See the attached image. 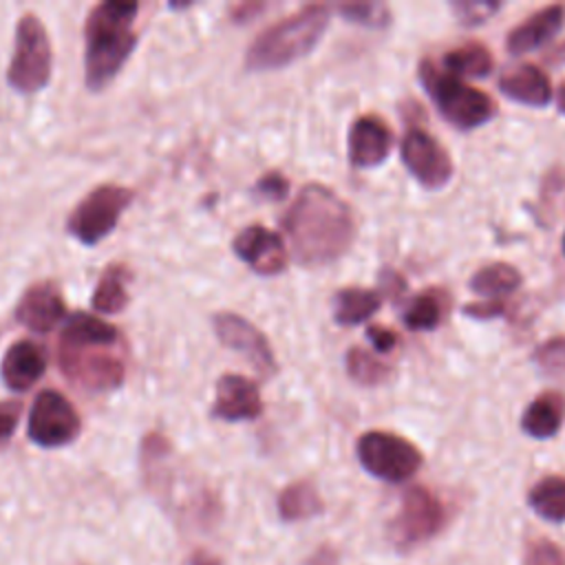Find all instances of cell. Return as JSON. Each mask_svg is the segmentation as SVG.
<instances>
[{
  "mask_svg": "<svg viewBox=\"0 0 565 565\" xmlns=\"http://www.w3.org/2000/svg\"><path fill=\"white\" fill-rule=\"evenodd\" d=\"M260 9H263V4H256V2L236 4V7H232V20H234V22H245V20H249L254 13H258Z\"/></svg>",
  "mask_w": 565,
  "mask_h": 565,
  "instance_id": "74e56055",
  "label": "cell"
},
{
  "mask_svg": "<svg viewBox=\"0 0 565 565\" xmlns=\"http://www.w3.org/2000/svg\"><path fill=\"white\" fill-rule=\"evenodd\" d=\"M329 24L324 4H307L294 15L265 29L247 49L245 64L249 71L282 68L305 57L322 38Z\"/></svg>",
  "mask_w": 565,
  "mask_h": 565,
  "instance_id": "3957f363",
  "label": "cell"
},
{
  "mask_svg": "<svg viewBox=\"0 0 565 565\" xmlns=\"http://www.w3.org/2000/svg\"><path fill=\"white\" fill-rule=\"evenodd\" d=\"M565 417V397L556 391H545L536 395L521 417V428L534 439L554 437Z\"/></svg>",
  "mask_w": 565,
  "mask_h": 565,
  "instance_id": "ffe728a7",
  "label": "cell"
},
{
  "mask_svg": "<svg viewBox=\"0 0 565 565\" xmlns=\"http://www.w3.org/2000/svg\"><path fill=\"white\" fill-rule=\"evenodd\" d=\"M499 90L525 106L541 108L552 99L550 77L534 64H519L499 77Z\"/></svg>",
  "mask_w": 565,
  "mask_h": 565,
  "instance_id": "d6986e66",
  "label": "cell"
},
{
  "mask_svg": "<svg viewBox=\"0 0 565 565\" xmlns=\"http://www.w3.org/2000/svg\"><path fill=\"white\" fill-rule=\"evenodd\" d=\"M263 413V399L256 384L236 373H225L216 380V397L212 415L225 422L256 419Z\"/></svg>",
  "mask_w": 565,
  "mask_h": 565,
  "instance_id": "5bb4252c",
  "label": "cell"
},
{
  "mask_svg": "<svg viewBox=\"0 0 565 565\" xmlns=\"http://www.w3.org/2000/svg\"><path fill=\"white\" fill-rule=\"evenodd\" d=\"M452 7L457 11V18L468 26L488 20L490 13H494L499 9L497 2H455Z\"/></svg>",
  "mask_w": 565,
  "mask_h": 565,
  "instance_id": "1f68e13d",
  "label": "cell"
},
{
  "mask_svg": "<svg viewBox=\"0 0 565 565\" xmlns=\"http://www.w3.org/2000/svg\"><path fill=\"white\" fill-rule=\"evenodd\" d=\"M355 452L366 472L388 483L406 481L422 466V452L417 446L386 430L364 433L358 439Z\"/></svg>",
  "mask_w": 565,
  "mask_h": 565,
  "instance_id": "8992f818",
  "label": "cell"
},
{
  "mask_svg": "<svg viewBox=\"0 0 565 565\" xmlns=\"http://www.w3.org/2000/svg\"><path fill=\"white\" fill-rule=\"evenodd\" d=\"M380 294L364 287L340 289L333 298V318L338 324L353 327L369 320L380 309Z\"/></svg>",
  "mask_w": 565,
  "mask_h": 565,
  "instance_id": "44dd1931",
  "label": "cell"
},
{
  "mask_svg": "<svg viewBox=\"0 0 565 565\" xmlns=\"http://www.w3.org/2000/svg\"><path fill=\"white\" fill-rule=\"evenodd\" d=\"M137 2L106 0L88 11L84 24V79L90 90H102L130 57L137 33Z\"/></svg>",
  "mask_w": 565,
  "mask_h": 565,
  "instance_id": "7a4b0ae2",
  "label": "cell"
},
{
  "mask_svg": "<svg viewBox=\"0 0 565 565\" xmlns=\"http://www.w3.org/2000/svg\"><path fill=\"white\" fill-rule=\"evenodd\" d=\"M282 225L291 241L294 256L307 267L340 258L355 236L349 205L320 183H309L300 190Z\"/></svg>",
  "mask_w": 565,
  "mask_h": 565,
  "instance_id": "6da1fadb",
  "label": "cell"
},
{
  "mask_svg": "<svg viewBox=\"0 0 565 565\" xmlns=\"http://www.w3.org/2000/svg\"><path fill=\"white\" fill-rule=\"evenodd\" d=\"M563 252H565V236H563Z\"/></svg>",
  "mask_w": 565,
  "mask_h": 565,
  "instance_id": "7bdbcfd3",
  "label": "cell"
},
{
  "mask_svg": "<svg viewBox=\"0 0 565 565\" xmlns=\"http://www.w3.org/2000/svg\"><path fill=\"white\" fill-rule=\"evenodd\" d=\"M44 369H46L44 349L33 340L13 342L0 362L2 382L11 391L31 388L42 377Z\"/></svg>",
  "mask_w": 565,
  "mask_h": 565,
  "instance_id": "e0dca14e",
  "label": "cell"
},
{
  "mask_svg": "<svg viewBox=\"0 0 565 565\" xmlns=\"http://www.w3.org/2000/svg\"><path fill=\"white\" fill-rule=\"evenodd\" d=\"M188 565H223V563H221V558L214 556L212 552H207V550H196V552H192Z\"/></svg>",
  "mask_w": 565,
  "mask_h": 565,
  "instance_id": "f35d334b",
  "label": "cell"
},
{
  "mask_svg": "<svg viewBox=\"0 0 565 565\" xmlns=\"http://www.w3.org/2000/svg\"><path fill=\"white\" fill-rule=\"evenodd\" d=\"M366 338L373 344V349L380 351V353H388L397 344V333L388 327H382V324H371L366 329Z\"/></svg>",
  "mask_w": 565,
  "mask_h": 565,
  "instance_id": "8d00e7d4",
  "label": "cell"
},
{
  "mask_svg": "<svg viewBox=\"0 0 565 565\" xmlns=\"http://www.w3.org/2000/svg\"><path fill=\"white\" fill-rule=\"evenodd\" d=\"M22 404L20 402H0V441L9 439L20 422Z\"/></svg>",
  "mask_w": 565,
  "mask_h": 565,
  "instance_id": "836d02e7",
  "label": "cell"
},
{
  "mask_svg": "<svg viewBox=\"0 0 565 565\" xmlns=\"http://www.w3.org/2000/svg\"><path fill=\"white\" fill-rule=\"evenodd\" d=\"M556 99H558V110L565 115V84L558 88V97Z\"/></svg>",
  "mask_w": 565,
  "mask_h": 565,
  "instance_id": "b9f144b4",
  "label": "cell"
},
{
  "mask_svg": "<svg viewBox=\"0 0 565 565\" xmlns=\"http://www.w3.org/2000/svg\"><path fill=\"white\" fill-rule=\"evenodd\" d=\"M82 430V419L73 404L57 391L44 388L38 393L31 411L26 433L29 439L42 448H60L71 444Z\"/></svg>",
  "mask_w": 565,
  "mask_h": 565,
  "instance_id": "9c48e42d",
  "label": "cell"
},
{
  "mask_svg": "<svg viewBox=\"0 0 565 565\" xmlns=\"http://www.w3.org/2000/svg\"><path fill=\"white\" fill-rule=\"evenodd\" d=\"M53 51L51 40L35 13H24L15 26L13 57L7 68V82L18 93H38L51 79Z\"/></svg>",
  "mask_w": 565,
  "mask_h": 565,
  "instance_id": "5b68a950",
  "label": "cell"
},
{
  "mask_svg": "<svg viewBox=\"0 0 565 565\" xmlns=\"http://www.w3.org/2000/svg\"><path fill=\"white\" fill-rule=\"evenodd\" d=\"M256 190H258L263 196H269V199H285L287 192H289V181H287L280 172H267V174L256 183Z\"/></svg>",
  "mask_w": 565,
  "mask_h": 565,
  "instance_id": "e575fe53",
  "label": "cell"
},
{
  "mask_svg": "<svg viewBox=\"0 0 565 565\" xmlns=\"http://www.w3.org/2000/svg\"><path fill=\"white\" fill-rule=\"evenodd\" d=\"M347 371H349V375L358 384H364V386L382 384L388 377V373H391V369L384 362H380L375 355L366 353L360 347L349 349V353H347Z\"/></svg>",
  "mask_w": 565,
  "mask_h": 565,
  "instance_id": "f1b7e54d",
  "label": "cell"
},
{
  "mask_svg": "<svg viewBox=\"0 0 565 565\" xmlns=\"http://www.w3.org/2000/svg\"><path fill=\"white\" fill-rule=\"evenodd\" d=\"M527 503L547 521H565V477L550 475L536 481L527 492Z\"/></svg>",
  "mask_w": 565,
  "mask_h": 565,
  "instance_id": "d4e9b609",
  "label": "cell"
},
{
  "mask_svg": "<svg viewBox=\"0 0 565 565\" xmlns=\"http://www.w3.org/2000/svg\"><path fill=\"white\" fill-rule=\"evenodd\" d=\"M212 327L221 344L241 353L263 375H271L276 371V360L267 338L247 318L223 311L212 318Z\"/></svg>",
  "mask_w": 565,
  "mask_h": 565,
  "instance_id": "7c38bea8",
  "label": "cell"
},
{
  "mask_svg": "<svg viewBox=\"0 0 565 565\" xmlns=\"http://www.w3.org/2000/svg\"><path fill=\"white\" fill-rule=\"evenodd\" d=\"M466 316L470 318H479V320H490V318H499L505 313V302L503 300H481V302H470L461 309Z\"/></svg>",
  "mask_w": 565,
  "mask_h": 565,
  "instance_id": "d590c367",
  "label": "cell"
},
{
  "mask_svg": "<svg viewBox=\"0 0 565 565\" xmlns=\"http://www.w3.org/2000/svg\"><path fill=\"white\" fill-rule=\"evenodd\" d=\"M444 525L441 501L424 486H413L404 492L402 505L388 525V536L397 550H411L433 539Z\"/></svg>",
  "mask_w": 565,
  "mask_h": 565,
  "instance_id": "ba28073f",
  "label": "cell"
},
{
  "mask_svg": "<svg viewBox=\"0 0 565 565\" xmlns=\"http://www.w3.org/2000/svg\"><path fill=\"white\" fill-rule=\"evenodd\" d=\"M444 316V305L437 291H426L415 296L408 307L404 309V324L411 331H433Z\"/></svg>",
  "mask_w": 565,
  "mask_h": 565,
  "instance_id": "83f0119b",
  "label": "cell"
},
{
  "mask_svg": "<svg viewBox=\"0 0 565 565\" xmlns=\"http://www.w3.org/2000/svg\"><path fill=\"white\" fill-rule=\"evenodd\" d=\"M309 565H335V552L329 545H324L311 556Z\"/></svg>",
  "mask_w": 565,
  "mask_h": 565,
  "instance_id": "ab89813d",
  "label": "cell"
},
{
  "mask_svg": "<svg viewBox=\"0 0 565 565\" xmlns=\"http://www.w3.org/2000/svg\"><path fill=\"white\" fill-rule=\"evenodd\" d=\"M232 249L243 263H247L256 274L263 276L285 271L289 260L282 238L263 225H249L241 234H236Z\"/></svg>",
  "mask_w": 565,
  "mask_h": 565,
  "instance_id": "4fadbf2b",
  "label": "cell"
},
{
  "mask_svg": "<svg viewBox=\"0 0 565 565\" xmlns=\"http://www.w3.org/2000/svg\"><path fill=\"white\" fill-rule=\"evenodd\" d=\"M419 79L439 113L461 130L477 128L497 113V106L488 93L472 88L448 71H439L430 60H422Z\"/></svg>",
  "mask_w": 565,
  "mask_h": 565,
  "instance_id": "277c9868",
  "label": "cell"
},
{
  "mask_svg": "<svg viewBox=\"0 0 565 565\" xmlns=\"http://www.w3.org/2000/svg\"><path fill=\"white\" fill-rule=\"evenodd\" d=\"M132 192L121 185H97L71 212L68 232L84 245L104 241L119 223L124 210L130 205Z\"/></svg>",
  "mask_w": 565,
  "mask_h": 565,
  "instance_id": "52a82bcc",
  "label": "cell"
},
{
  "mask_svg": "<svg viewBox=\"0 0 565 565\" xmlns=\"http://www.w3.org/2000/svg\"><path fill=\"white\" fill-rule=\"evenodd\" d=\"M565 20V9L563 4H547L532 15H527L519 26H514L508 33L505 49L514 55L530 53L539 46H543L552 35L558 33Z\"/></svg>",
  "mask_w": 565,
  "mask_h": 565,
  "instance_id": "ac0fdd59",
  "label": "cell"
},
{
  "mask_svg": "<svg viewBox=\"0 0 565 565\" xmlns=\"http://www.w3.org/2000/svg\"><path fill=\"white\" fill-rule=\"evenodd\" d=\"M393 146L391 128L377 115H362L349 130V159L355 168L382 163Z\"/></svg>",
  "mask_w": 565,
  "mask_h": 565,
  "instance_id": "9a60e30c",
  "label": "cell"
},
{
  "mask_svg": "<svg viewBox=\"0 0 565 565\" xmlns=\"http://www.w3.org/2000/svg\"><path fill=\"white\" fill-rule=\"evenodd\" d=\"M441 64L457 77H486L492 71V55L481 42H466L457 49H450Z\"/></svg>",
  "mask_w": 565,
  "mask_h": 565,
  "instance_id": "484cf974",
  "label": "cell"
},
{
  "mask_svg": "<svg viewBox=\"0 0 565 565\" xmlns=\"http://www.w3.org/2000/svg\"><path fill=\"white\" fill-rule=\"evenodd\" d=\"M521 285V274L508 263H492L470 278V289L481 296H503Z\"/></svg>",
  "mask_w": 565,
  "mask_h": 565,
  "instance_id": "4316f807",
  "label": "cell"
},
{
  "mask_svg": "<svg viewBox=\"0 0 565 565\" xmlns=\"http://www.w3.org/2000/svg\"><path fill=\"white\" fill-rule=\"evenodd\" d=\"M324 510L322 499L311 481L289 483L278 497V514L285 521L311 519Z\"/></svg>",
  "mask_w": 565,
  "mask_h": 565,
  "instance_id": "cb8c5ba5",
  "label": "cell"
},
{
  "mask_svg": "<svg viewBox=\"0 0 565 565\" xmlns=\"http://www.w3.org/2000/svg\"><path fill=\"white\" fill-rule=\"evenodd\" d=\"M552 62H565V42H561L552 53H550Z\"/></svg>",
  "mask_w": 565,
  "mask_h": 565,
  "instance_id": "60d3db41",
  "label": "cell"
},
{
  "mask_svg": "<svg viewBox=\"0 0 565 565\" xmlns=\"http://www.w3.org/2000/svg\"><path fill=\"white\" fill-rule=\"evenodd\" d=\"M523 565H565V558H563V552L558 550V545L541 539L530 545Z\"/></svg>",
  "mask_w": 565,
  "mask_h": 565,
  "instance_id": "4dcf8cb0",
  "label": "cell"
},
{
  "mask_svg": "<svg viewBox=\"0 0 565 565\" xmlns=\"http://www.w3.org/2000/svg\"><path fill=\"white\" fill-rule=\"evenodd\" d=\"M104 344H60L64 375L88 391H110L124 382V364Z\"/></svg>",
  "mask_w": 565,
  "mask_h": 565,
  "instance_id": "30bf717a",
  "label": "cell"
},
{
  "mask_svg": "<svg viewBox=\"0 0 565 565\" xmlns=\"http://www.w3.org/2000/svg\"><path fill=\"white\" fill-rule=\"evenodd\" d=\"M119 340V331L108 324L102 318H95L90 313H73L64 329H62V338L60 344H104V347H113Z\"/></svg>",
  "mask_w": 565,
  "mask_h": 565,
  "instance_id": "7402d4cb",
  "label": "cell"
},
{
  "mask_svg": "<svg viewBox=\"0 0 565 565\" xmlns=\"http://www.w3.org/2000/svg\"><path fill=\"white\" fill-rule=\"evenodd\" d=\"M338 11L342 13L344 20L364 24V26H384L388 24V9L382 2H347L340 4Z\"/></svg>",
  "mask_w": 565,
  "mask_h": 565,
  "instance_id": "f546056e",
  "label": "cell"
},
{
  "mask_svg": "<svg viewBox=\"0 0 565 565\" xmlns=\"http://www.w3.org/2000/svg\"><path fill=\"white\" fill-rule=\"evenodd\" d=\"M64 300L53 282L31 285L15 307V318L20 324L35 333L51 331L64 318Z\"/></svg>",
  "mask_w": 565,
  "mask_h": 565,
  "instance_id": "2e32d148",
  "label": "cell"
},
{
  "mask_svg": "<svg viewBox=\"0 0 565 565\" xmlns=\"http://www.w3.org/2000/svg\"><path fill=\"white\" fill-rule=\"evenodd\" d=\"M128 278H130V271L124 265L119 263L108 265L93 291V307L102 313H119L121 309H126L130 300L126 291Z\"/></svg>",
  "mask_w": 565,
  "mask_h": 565,
  "instance_id": "603a6c76",
  "label": "cell"
},
{
  "mask_svg": "<svg viewBox=\"0 0 565 565\" xmlns=\"http://www.w3.org/2000/svg\"><path fill=\"white\" fill-rule=\"evenodd\" d=\"M536 362L543 366V369H558L565 364V338H554V340H547L545 344H541L536 349Z\"/></svg>",
  "mask_w": 565,
  "mask_h": 565,
  "instance_id": "d6a6232c",
  "label": "cell"
},
{
  "mask_svg": "<svg viewBox=\"0 0 565 565\" xmlns=\"http://www.w3.org/2000/svg\"><path fill=\"white\" fill-rule=\"evenodd\" d=\"M402 161L428 190L444 188L452 177V161L439 141L422 128H411L402 139Z\"/></svg>",
  "mask_w": 565,
  "mask_h": 565,
  "instance_id": "8fae6325",
  "label": "cell"
}]
</instances>
